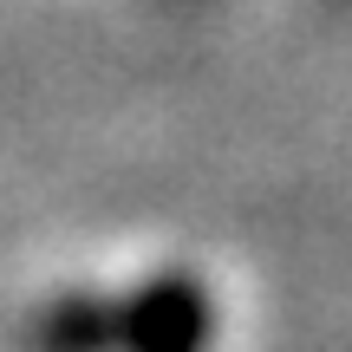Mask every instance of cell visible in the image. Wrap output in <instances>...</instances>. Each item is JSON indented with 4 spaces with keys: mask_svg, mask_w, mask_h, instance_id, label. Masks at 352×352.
<instances>
[{
    "mask_svg": "<svg viewBox=\"0 0 352 352\" xmlns=\"http://www.w3.org/2000/svg\"><path fill=\"white\" fill-rule=\"evenodd\" d=\"M33 352H118V300L65 294L39 314Z\"/></svg>",
    "mask_w": 352,
    "mask_h": 352,
    "instance_id": "1",
    "label": "cell"
}]
</instances>
